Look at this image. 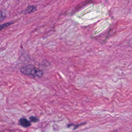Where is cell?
Segmentation results:
<instances>
[{
	"label": "cell",
	"mask_w": 132,
	"mask_h": 132,
	"mask_svg": "<svg viewBox=\"0 0 132 132\" xmlns=\"http://www.w3.org/2000/svg\"><path fill=\"white\" fill-rule=\"evenodd\" d=\"M13 23V22H8L4 23V24H2V25H0V31H1L2 30L5 28H7L8 26L11 25Z\"/></svg>",
	"instance_id": "277c9868"
},
{
	"label": "cell",
	"mask_w": 132,
	"mask_h": 132,
	"mask_svg": "<svg viewBox=\"0 0 132 132\" xmlns=\"http://www.w3.org/2000/svg\"></svg>",
	"instance_id": "52a82bcc"
},
{
	"label": "cell",
	"mask_w": 132,
	"mask_h": 132,
	"mask_svg": "<svg viewBox=\"0 0 132 132\" xmlns=\"http://www.w3.org/2000/svg\"><path fill=\"white\" fill-rule=\"evenodd\" d=\"M37 10L36 7L34 5L29 6L25 10H23L21 12V14H29L32 12H34Z\"/></svg>",
	"instance_id": "7a4b0ae2"
},
{
	"label": "cell",
	"mask_w": 132,
	"mask_h": 132,
	"mask_svg": "<svg viewBox=\"0 0 132 132\" xmlns=\"http://www.w3.org/2000/svg\"><path fill=\"white\" fill-rule=\"evenodd\" d=\"M19 123L21 126L24 128H28L31 126V122L25 118L20 119L19 120Z\"/></svg>",
	"instance_id": "3957f363"
},
{
	"label": "cell",
	"mask_w": 132,
	"mask_h": 132,
	"mask_svg": "<svg viewBox=\"0 0 132 132\" xmlns=\"http://www.w3.org/2000/svg\"><path fill=\"white\" fill-rule=\"evenodd\" d=\"M29 119H30V121H31V122H34V123L38 122L39 121V119H38V118H36V117H34V116H33L30 117V118H29Z\"/></svg>",
	"instance_id": "8992f818"
},
{
	"label": "cell",
	"mask_w": 132,
	"mask_h": 132,
	"mask_svg": "<svg viewBox=\"0 0 132 132\" xmlns=\"http://www.w3.org/2000/svg\"><path fill=\"white\" fill-rule=\"evenodd\" d=\"M21 73L26 75L41 77L43 75L42 71L37 69L34 65L29 64L23 66L20 70Z\"/></svg>",
	"instance_id": "6da1fadb"
},
{
	"label": "cell",
	"mask_w": 132,
	"mask_h": 132,
	"mask_svg": "<svg viewBox=\"0 0 132 132\" xmlns=\"http://www.w3.org/2000/svg\"><path fill=\"white\" fill-rule=\"evenodd\" d=\"M6 14L3 11L0 12V22L4 20L6 18Z\"/></svg>",
	"instance_id": "5b68a950"
}]
</instances>
